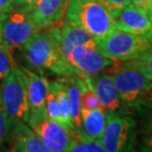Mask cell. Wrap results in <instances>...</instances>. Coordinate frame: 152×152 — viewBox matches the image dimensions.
<instances>
[{
    "label": "cell",
    "instance_id": "cell-26",
    "mask_svg": "<svg viewBox=\"0 0 152 152\" xmlns=\"http://www.w3.org/2000/svg\"><path fill=\"white\" fill-rule=\"evenodd\" d=\"M36 1H37V0H11L8 11L6 12V13H8V12H10L12 10H15V9H18V8H24V9H27V10L31 11V9L33 6H34Z\"/></svg>",
    "mask_w": 152,
    "mask_h": 152
},
{
    "label": "cell",
    "instance_id": "cell-27",
    "mask_svg": "<svg viewBox=\"0 0 152 152\" xmlns=\"http://www.w3.org/2000/svg\"><path fill=\"white\" fill-rule=\"evenodd\" d=\"M138 150L152 152V133L141 139V142L138 145Z\"/></svg>",
    "mask_w": 152,
    "mask_h": 152
},
{
    "label": "cell",
    "instance_id": "cell-13",
    "mask_svg": "<svg viewBox=\"0 0 152 152\" xmlns=\"http://www.w3.org/2000/svg\"><path fill=\"white\" fill-rule=\"evenodd\" d=\"M115 28L137 36L152 38V22L148 12L130 2L115 17Z\"/></svg>",
    "mask_w": 152,
    "mask_h": 152
},
{
    "label": "cell",
    "instance_id": "cell-15",
    "mask_svg": "<svg viewBox=\"0 0 152 152\" xmlns=\"http://www.w3.org/2000/svg\"><path fill=\"white\" fill-rule=\"evenodd\" d=\"M69 0H37L30 11L33 21L41 30L58 24L65 14Z\"/></svg>",
    "mask_w": 152,
    "mask_h": 152
},
{
    "label": "cell",
    "instance_id": "cell-1",
    "mask_svg": "<svg viewBox=\"0 0 152 152\" xmlns=\"http://www.w3.org/2000/svg\"><path fill=\"white\" fill-rule=\"evenodd\" d=\"M111 75L124 107L139 109L152 101V79L129 60L114 61Z\"/></svg>",
    "mask_w": 152,
    "mask_h": 152
},
{
    "label": "cell",
    "instance_id": "cell-22",
    "mask_svg": "<svg viewBox=\"0 0 152 152\" xmlns=\"http://www.w3.org/2000/svg\"><path fill=\"white\" fill-rule=\"evenodd\" d=\"M13 124L14 121L7 115L0 102V147H2L5 143H8Z\"/></svg>",
    "mask_w": 152,
    "mask_h": 152
},
{
    "label": "cell",
    "instance_id": "cell-32",
    "mask_svg": "<svg viewBox=\"0 0 152 152\" xmlns=\"http://www.w3.org/2000/svg\"><path fill=\"white\" fill-rule=\"evenodd\" d=\"M2 42V34H1V27H0V44Z\"/></svg>",
    "mask_w": 152,
    "mask_h": 152
},
{
    "label": "cell",
    "instance_id": "cell-23",
    "mask_svg": "<svg viewBox=\"0 0 152 152\" xmlns=\"http://www.w3.org/2000/svg\"><path fill=\"white\" fill-rule=\"evenodd\" d=\"M129 61L138 68L142 73H144L148 78L152 79V48L145 51L141 56Z\"/></svg>",
    "mask_w": 152,
    "mask_h": 152
},
{
    "label": "cell",
    "instance_id": "cell-5",
    "mask_svg": "<svg viewBox=\"0 0 152 152\" xmlns=\"http://www.w3.org/2000/svg\"><path fill=\"white\" fill-rule=\"evenodd\" d=\"M0 102L14 121L28 124L30 107L28 77L21 67L15 66L0 84Z\"/></svg>",
    "mask_w": 152,
    "mask_h": 152
},
{
    "label": "cell",
    "instance_id": "cell-30",
    "mask_svg": "<svg viewBox=\"0 0 152 152\" xmlns=\"http://www.w3.org/2000/svg\"><path fill=\"white\" fill-rule=\"evenodd\" d=\"M144 132L146 134H151L152 133V117L144 124Z\"/></svg>",
    "mask_w": 152,
    "mask_h": 152
},
{
    "label": "cell",
    "instance_id": "cell-29",
    "mask_svg": "<svg viewBox=\"0 0 152 152\" xmlns=\"http://www.w3.org/2000/svg\"><path fill=\"white\" fill-rule=\"evenodd\" d=\"M11 0H0V16L8 11Z\"/></svg>",
    "mask_w": 152,
    "mask_h": 152
},
{
    "label": "cell",
    "instance_id": "cell-20",
    "mask_svg": "<svg viewBox=\"0 0 152 152\" xmlns=\"http://www.w3.org/2000/svg\"><path fill=\"white\" fill-rule=\"evenodd\" d=\"M56 81L57 94H58L59 103H60V110H61V123H63L72 129H74L73 121H72L71 117V110H70V104H69L67 89H66L64 83L60 79V77Z\"/></svg>",
    "mask_w": 152,
    "mask_h": 152
},
{
    "label": "cell",
    "instance_id": "cell-4",
    "mask_svg": "<svg viewBox=\"0 0 152 152\" xmlns=\"http://www.w3.org/2000/svg\"><path fill=\"white\" fill-rule=\"evenodd\" d=\"M96 45L104 56L114 61H124L136 58L152 48V38L115 28L105 37L96 39Z\"/></svg>",
    "mask_w": 152,
    "mask_h": 152
},
{
    "label": "cell",
    "instance_id": "cell-6",
    "mask_svg": "<svg viewBox=\"0 0 152 152\" xmlns=\"http://www.w3.org/2000/svg\"><path fill=\"white\" fill-rule=\"evenodd\" d=\"M2 42L15 50H21L39 30L33 21L30 10L18 8L0 16Z\"/></svg>",
    "mask_w": 152,
    "mask_h": 152
},
{
    "label": "cell",
    "instance_id": "cell-9",
    "mask_svg": "<svg viewBox=\"0 0 152 152\" xmlns=\"http://www.w3.org/2000/svg\"><path fill=\"white\" fill-rule=\"evenodd\" d=\"M57 26H58L59 37V61L53 70V74L59 77H65L67 75L66 59L72 50L79 45H87L93 47H97V45L96 39L80 27L65 22Z\"/></svg>",
    "mask_w": 152,
    "mask_h": 152
},
{
    "label": "cell",
    "instance_id": "cell-8",
    "mask_svg": "<svg viewBox=\"0 0 152 152\" xmlns=\"http://www.w3.org/2000/svg\"><path fill=\"white\" fill-rule=\"evenodd\" d=\"M114 63L100 53L97 47L79 45L75 47L66 59V76L85 78L103 71Z\"/></svg>",
    "mask_w": 152,
    "mask_h": 152
},
{
    "label": "cell",
    "instance_id": "cell-12",
    "mask_svg": "<svg viewBox=\"0 0 152 152\" xmlns=\"http://www.w3.org/2000/svg\"><path fill=\"white\" fill-rule=\"evenodd\" d=\"M87 86L96 94L102 108L106 113L121 114L124 111V105L112 75L107 72H99L83 78Z\"/></svg>",
    "mask_w": 152,
    "mask_h": 152
},
{
    "label": "cell",
    "instance_id": "cell-17",
    "mask_svg": "<svg viewBox=\"0 0 152 152\" xmlns=\"http://www.w3.org/2000/svg\"><path fill=\"white\" fill-rule=\"evenodd\" d=\"M81 118V129L75 132L83 133L91 138L101 140L106 126V112L104 109L101 107L88 110L82 108Z\"/></svg>",
    "mask_w": 152,
    "mask_h": 152
},
{
    "label": "cell",
    "instance_id": "cell-16",
    "mask_svg": "<svg viewBox=\"0 0 152 152\" xmlns=\"http://www.w3.org/2000/svg\"><path fill=\"white\" fill-rule=\"evenodd\" d=\"M67 89L69 104H70L71 117L74 130H79L82 126L81 118V97L82 91L86 86L84 79L79 76H65L60 77Z\"/></svg>",
    "mask_w": 152,
    "mask_h": 152
},
{
    "label": "cell",
    "instance_id": "cell-11",
    "mask_svg": "<svg viewBox=\"0 0 152 152\" xmlns=\"http://www.w3.org/2000/svg\"><path fill=\"white\" fill-rule=\"evenodd\" d=\"M48 152L68 151L75 139V130L63 123L47 118L33 129Z\"/></svg>",
    "mask_w": 152,
    "mask_h": 152
},
{
    "label": "cell",
    "instance_id": "cell-21",
    "mask_svg": "<svg viewBox=\"0 0 152 152\" xmlns=\"http://www.w3.org/2000/svg\"><path fill=\"white\" fill-rule=\"evenodd\" d=\"M16 66L13 50H11L3 42L0 44V84L11 73L12 69Z\"/></svg>",
    "mask_w": 152,
    "mask_h": 152
},
{
    "label": "cell",
    "instance_id": "cell-10",
    "mask_svg": "<svg viewBox=\"0 0 152 152\" xmlns=\"http://www.w3.org/2000/svg\"><path fill=\"white\" fill-rule=\"evenodd\" d=\"M28 77V93L30 115L28 124L34 129L48 118L45 110V99L48 91L50 81L44 75L32 71L26 67H21Z\"/></svg>",
    "mask_w": 152,
    "mask_h": 152
},
{
    "label": "cell",
    "instance_id": "cell-18",
    "mask_svg": "<svg viewBox=\"0 0 152 152\" xmlns=\"http://www.w3.org/2000/svg\"><path fill=\"white\" fill-rule=\"evenodd\" d=\"M69 152H104L105 147L100 139H94L89 136L75 132V139L69 148Z\"/></svg>",
    "mask_w": 152,
    "mask_h": 152
},
{
    "label": "cell",
    "instance_id": "cell-2",
    "mask_svg": "<svg viewBox=\"0 0 152 152\" xmlns=\"http://www.w3.org/2000/svg\"><path fill=\"white\" fill-rule=\"evenodd\" d=\"M64 22L80 27L95 39L115 29V16L100 0H69Z\"/></svg>",
    "mask_w": 152,
    "mask_h": 152
},
{
    "label": "cell",
    "instance_id": "cell-19",
    "mask_svg": "<svg viewBox=\"0 0 152 152\" xmlns=\"http://www.w3.org/2000/svg\"><path fill=\"white\" fill-rule=\"evenodd\" d=\"M45 110H47L48 118L61 121V110H60V103L56 81H50L47 99H45Z\"/></svg>",
    "mask_w": 152,
    "mask_h": 152
},
{
    "label": "cell",
    "instance_id": "cell-24",
    "mask_svg": "<svg viewBox=\"0 0 152 152\" xmlns=\"http://www.w3.org/2000/svg\"><path fill=\"white\" fill-rule=\"evenodd\" d=\"M102 106L100 104L98 98H97L96 94L94 91L87 86L82 91V97H81V109H88V110H92V109L101 108Z\"/></svg>",
    "mask_w": 152,
    "mask_h": 152
},
{
    "label": "cell",
    "instance_id": "cell-7",
    "mask_svg": "<svg viewBox=\"0 0 152 152\" xmlns=\"http://www.w3.org/2000/svg\"><path fill=\"white\" fill-rule=\"evenodd\" d=\"M135 123L121 114L106 113V126L101 138L107 152L132 151L134 144Z\"/></svg>",
    "mask_w": 152,
    "mask_h": 152
},
{
    "label": "cell",
    "instance_id": "cell-28",
    "mask_svg": "<svg viewBox=\"0 0 152 152\" xmlns=\"http://www.w3.org/2000/svg\"><path fill=\"white\" fill-rule=\"evenodd\" d=\"M129 2H130L133 5L137 6L138 8L142 9V10L148 12L150 7L151 0H129Z\"/></svg>",
    "mask_w": 152,
    "mask_h": 152
},
{
    "label": "cell",
    "instance_id": "cell-31",
    "mask_svg": "<svg viewBox=\"0 0 152 152\" xmlns=\"http://www.w3.org/2000/svg\"><path fill=\"white\" fill-rule=\"evenodd\" d=\"M148 14H149V17L151 19V22H152V0H151V3H150V7H149V10H148Z\"/></svg>",
    "mask_w": 152,
    "mask_h": 152
},
{
    "label": "cell",
    "instance_id": "cell-3",
    "mask_svg": "<svg viewBox=\"0 0 152 152\" xmlns=\"http://www.w3.org/2000/svg\"><path fill=\"white\" fill-rule=\"evenodd\" d=\"M23 67L39 74L53 70L59 61L58 26L54 25L39 31L21 48Z\"/></svg>",
    "mask_w": 152,
    "mask_h": 152
},
{
    "label": "cell",
    "instance_id": "cell-25",
    "mask_svg": "<svg viewBox=\"0 0 152 152\" xmlns=\"http://www.w3.org/2000/svg\"><path fill=\"white\" fill-rule=\"evenodd\" d=\"M109 11L115 17L124 6L129 3V0H100Z\"/></svg>",
    "mask_w": 152,
    "mask_h": 152
},
{
    "label": "cell",
    "instance_id": "cell-14",
    "mask_svg": "<svg viewBox=\"0 0 152 152\" xmlns=\"http://www.w3.org/2000/svg\"><path fill=\"white\" fill-rule=\"evenodd\" d=\"M7 144L10 151L48 152L41 137L25 121H14Z\"/></svg>",
    "mask_w": 152,
    "mask_h": 152
}]
</instances>
